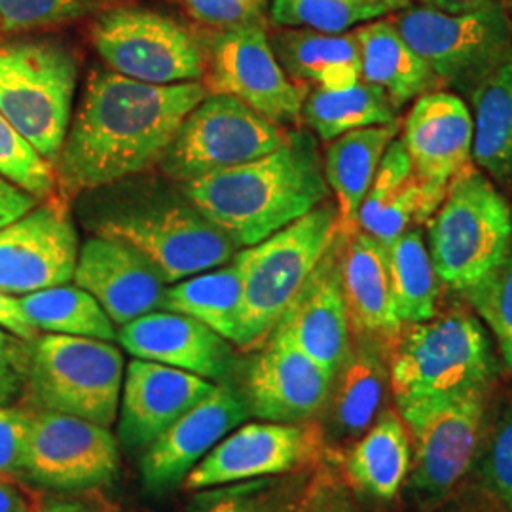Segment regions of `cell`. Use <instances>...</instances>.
I'll list each match as a JSON object with an SVG mask.
<instances>
[{
	"mask_svg": "<svg viewBox=\"0 0 512 512\" xmlns=\"http://www.w3.org/2000/svg\"><path fill=\"white\" fill-rule=\"evenodd\" d=\"M427 224V249L440 281L467 293L511 253V205L475 165L448 184Z\"/></svg>",
	"mask_w": 512,
	"mask_h": 512,
	"instance_id": "obj_6",
	"label": "cell"
},
{
	"mask_svg": "<svg viewBox=\"0 0 512 512\" xmlns=\"http://www.w3.org/2000/svg\"><path fill=\"white\" fill-rule=\"evenodd\" d=\"M78 253L67 200L54 194L0 230V291L23 296L65 285Z\"/></svg>",
	"mask_w": 512,
	"mask_h": 512,
	"instance_id": "obj_17",
	"label": "cell"
},
{
	"mask_svg": "<svg viewBox=\"0 0 512 512\" xmlns=\"http://www.w3.org/2000/svg\"><path fill=\"white\" fill-rule=\"evenodd\" d=\"M289 133L232 95L207 93L184 118L158 165L167 177L190 183L274 152Z\"/></svg>",
	"mask_w": 512,
	"mask_h": 512,
	"instance_id": "obj_10",
	"label": "cell"
},
{
	"mask_svg": "<svg viewBox=\"0 0 512 512\" xmlns=\"http://www.w3.org/2000/svg\"><path fill=\"white\" fill-rule=\"evenodd\" d=\"M93 48L110 71L169 86L205 74L202 48L175 19L147 8H112L93 21Z\"/></svg>",
	"mask_w": 512,
	"mask_h": 512,
	"instance_id": "obj_11",
	"label": "cell"
},
{
	"mask_svg": "<svg viewBox=\"0 0 512 512\" xmlns=\"http://www.w3.org/2000/svg\"><path fill=\"white\" fill-rule=\"evenodd\" d=\"M29 353H23L14 338L0 330V406L12 401L27 380Z\"/></svg>",
	"mask_w": 512,
	"mask_h": 512,
	"instance_id": "obj_45",
	"label": "cell"
},
{
	"mask_svg": "<svg viewBox=\"0 0 512 512\" xmlns=\"http://www.w3.org/2000/svg\"><path fill=\"white\" fill-rule=\"evenodd\" d=\"M0 327L10 330L19 340L33 342L38 338V330L27 319L25 311L21 310L18 298L0 291Z\"/></svg>",
	"mask_w": 512,
	"mask_h": 512,
	"instance_id": "obj_48",
	"label": "cell"
},
{
	"mask_svg": "<svg viewBox=\"0 0 512 512\" xmlns=\"http://www.w3.org/2000/svg\"><path fill=\"white\" fill-rule=\"evenodd\" d=\"M33 412L0 406V475H23Z\"/></svg>",
	"mask_w": 512,
	"mask_h": 512,
	"instance_id": "obj_43",
	"label": "cell"
},
{
	"mask_svg": "<svg viewBox=\"0 0 512 512\" xmlns=\"http://www.w3.org/2000/svg\"><path fill=\"white\" fill-rule=\"evenodd\" d=\"M207 93L203 82L158 86L93 71L55 160L61 198L128 181L160 164L184 118Z\"/></svg>",
	"mask_w": 512,
	"mask_h": 512,
	"instance_id": "obj_1",
	"label": "cell"
},
{
	"mask_svg": "<svg viewBox=\"0 0 512 512\" xmlns=\"http://www.w3.org/2000/svg\"><path fill=\"white\" fill-rule=\"evenodd\" d=\"M124 355L107 340L46 334L33 340L27 384L40 410L112 427L124 385Z\"/></svg>",
	"mask_w": 512,
	"mask_h": 512,
	"instance_id": "obj_8",
	"label": "cell"
},
{
	"mask_svg": "<svg viewBox=\"0 0 512 512\" xmlns=\"http://www.w3.org/2000/svg\"><path fill=\"white\" fill-rule=\"evenodd\" d=\"M40 200L0 175V230L37 207Z\"/></svg>",
	"mask_w": 512,
	"mask_h": 512,
	"instance_id": "obj_46",
	"label": "cell"
},
{
	"mask_svg": "<svg viewBox=\"0 0 512 512\" xmlns=\"http://www.w3.org/2000/svg\"><path fill=\"white\" fill-rule=\"evenodd\" d=\"M243 304V281L236 258L211 272L192 275L165 289L162 310L198 319L228 342H236Z\"/></svg>",
	"mask_w": 512,
	"mask_h": 512,
	"instance_id": "obj_31",
	"label": "cell"
},
{
	"mask_svg": "<svg viewBox=\"0 0 512 512\" xmlns=\"http://www.w3.org/2000/svg\"><path fill=\"white\" fill-rule=\"evenodd\" d=\"M387 93L359 80L344 90H313L302 105V122L325 143L355 129L399 122Z\"/></svg>",
	"mask_w": 512,
	"mask_h": 512,
	"instance_id": "obj_32",
	"label": "cell"
},
{
	"mask_svg": "<svg viewBox=\"0 0 512 512\" xmlns=\"http://www.w3.org/2000/svg\"><path fill=\"white\" fill-rule=\"evenodd\" d=\"M296 512H366L340 476L321 471L308 480Z\"/></svg>",
	"mask_w": 512,
	"mask_h": 512,
	"instance_id": "obj_44",
	"label": "cell"
},
{
	"mask_svg": "<svg viewBox=\"0 0 512 512\" xmlns=\"http://www.w3.org/2000/svg\"><path fill=\"white\" fill-rule=\"evenodd\" d=\"M283 71L302 88L344 90L361 80V48L353 33L330 35L285 27L270 37Z\"/></svg>",
	"mask_w": 512,
	"mask_h": 512,
	"instance_id": "obj_26",
	"label": "cell"
},
{
	"mask_svg": "<svg viewBox=\"0 0 512 512\" xmlns=\"http://www.w3.org/2000/svg\"><path fill=\"white\" fill-rule=\"evenodd\" d=\"M332 378L329 368L274 330L247 366L241 397L258 420L306 423L321 412Z\"/></svg>",
	"mask_w": 512,
	"mask_h": 512,
	"instance_id": "obj_18",
	"label": "cell"
},
{
	"mask_svg": "<svg viewBox=\"0 0 512 512\" xmlns=\"http://www.w3.org/2000/svg\"><path fill=\"white\" fill-rule=\"evenodd\" d=\"M439 512H507L505 507L484 488L461 490L437 507Z\"/></svg>",
	"mask_w": 512,
	"mask_h": 512,
	"instance_id": "obj_47",
	"label": "cell"
},
{
	"mask_svg": "<svg viewBox=\"0 0 512 512\" xmlns=\"http://www.w3.org/2000/svg\"><path fill=\"white\" fill-rule=\"evenodd\" d=\"M488 395L490 391H475L403 420L414 440L410 490L423 507L442 505L476 465L486 433Z\"/></svg>",
	"mask_w": 512,
	"mask_h": 512,
	"instance_id": "obj_12",
	"label": "cell"
},
{
	"mask_svg": "<svg viewBox=\"0 0 512 512\" xmlns=\"http://www.w3.org/2000/svg\"><path fill=\"white\" fill-rule=\"evenodd\" d=\"M401 141L421 186V224L439 209L452 179L471 164L473 112L456 93H423L404 120Z\"/></svg>",
	"mask_w": 512,
	"mask_h": 512,
	"instance_id": "obj_16",
	"label": "cell"
},
{
	"mask_svg": "<svg viewBox=\"0 0 512 512\" xmlns=\"http://www.w3.org/2000/svg\"><path fill=\"white\" fill-rule=\"evenodd\" d=\"M0 175L38 200L54 196V165L46 162L31 143L0 112Z\"/></svg>",
	"mask_w": 512,
	"mask_h": 512,
	"instance_id": "obj_37",
	"label": "cell"
},
{
	"mask_svg": "<svg viewBox=\"0 0 512 512\" xmlns=\"http://www.w3.org/2000/svg\"><path fill=\"white\" fill-rule=\"evenodd\" d=\"M186 12L219 31L264 21L268 0H183Z\"/></svg>",
	"mask_w": 512,
	"mask_h": 512,
	"instance_id": "obj_42",
	"label": "cell"
},
{
	"mask_svg": "<svg viewBox=\"0 0 512 512\" xmlns=\"http://www.w3.org/2000/svg\"><path fill=\"white\" fill-rule=\"evenodd\" d=\"M355 37L361 48V80L384 90L399 109L442 86L389 19L361 25Z\"/></svg>",
	"mask_w": 512,
	"mask_h": 512,
	"instance_id": "obj_29",
	"label": "cell"
},
{
	"mask_svg": "<svg viewBox=\"0 0 512 512\" xmlns=\"http://www.w3.org/2000/svg\"><path fill=\"white\" fill-rule=\"evenodd\" d=\"M389 359L391 393L403 420L433 404L490 391L497 376L490 338L465 310L408 325Z\"/></svg>",
	"mask_w": 512,
	"mask_h": 512,
	"instance_id": "obj_3",
	"label": "cell"
},
{
	"mask_svg": "<svg viewBox=\"0 0 512 512\" xmlns=\"http://www.w3.org/2000/svg\"><path fill=\"white\" fill-rule=\"evenodd\" d=\"M412 469V440L403 418L385 410L374 425L349 444L344 458L348 484L359 494L393 501L403 490Z\"/></svg>",
	"mask_w": 512,
	"mask_h": 512,
	"instance_id": "obj_27",
	"label": "cell"
},
{
	"mask_svg": "<svg viewBox=\"0 0 512 512\" xmlns=\"http://www.w3.org/2000/svg\"><path fill=\"white\" fill-rule=\"evenodd\" d=\"M97 236L120 239L158 268L167 285L228 264L238 245L181 190L141 188L105 198L90 217Z\"/></svg>",
	"mask_w": 512,
	"mask_h": 512,
	"instance_id": "obj_4",
	"label": "cell"
},
{
	"mask_svg": "<svg viewBox=\"0 0 512 512\" xmlns=\"http://www.w3.org/2000/svg\"><path fill=\"white\" fill-rule=\"evenodd\" d=\"M473 158L501 184H512V52L473 92Z\"/></svg>",
	"mask_w": 512,
	"mask_h": 512,
	"instance_id": "obj_30",
	"label": "cell"
},
{
	"mask_svg": "<svg viewBox=\"0 0 512 512\" xmlns=\"http://www.w3.org/2000/svg\"><path fill=\"white\" fill-rule=\"evenodd\" d=\"M401 122L355 129L330 141L323 158V171L334 192L340 234L357 230V215L366 192L391 141L397 137Z\"/></svg>",
	"mask_w": 512,
	"mask_h": 512,
	"instance_id": "obj_28",
	"label": "cell"
},
{
	"mask_svg": "<svg viewBox=\"0 0 512 512\" xmlns=\"http://www.w3.org/2000/svg\"><path fill=\"white\" fill-rule=\"evenodd\" d=\"M118 469V442L109 427L52 410L33 412L23 467L31 482L59 492H80L107 484Z\"/></svg>",
	"mask_w": 512,
	"mask_h": 512,
	"instance_id": "obj_15",
	"label": "cell"
},
{
	"mask_svg": "<svg viewBox=\"0 0 512 512\" xmlns=\"http://www.w3.org/2000/svg\"><path fill=\"white\" fill-rule=\"evenodd\" d=\"M476 463L482 488L512 512V397L486 427Z\"/></svg>",
	"mask_w": 512,
	"mask_h": 512,
	"instance_id": "obj_39",
	"label": "cell"
},
{
	"mask_svg": "<svg viewBox=\"0 0 512 512\" xmlns=\"http://www.w3.org/2000/svg\"><path fill=\"white\" fill-rule=\"evenodd\" d=\"M412 8V0H272L270 18L279 27H304L342 35L359 23Z\"/></svg>",
	"mask_w": 512,
	"mask_h": 512,
	"instance_id": "obj_35",
	"label": "cell"
},
{
	"mask_svg": "<svg viewBox=\"0 0 512 512\" xmlns=\"http://www.w3.org/2000/svg\"><path fill=\"white\" fill-rule=\"evenodd\" d=\"M184 196L239 249L264 241L329 200L319 147L291 129L283 147L226 171L181 184Z\"/></svg>",
	"mask_w": 512,
	"mask_h": 512,
	"instance_id": "obj_2",
	"label": "cell"
},
{
	"mask_svg": "<svg viewBox=\"0 0 512 512\" xmlns=\"http://www.w3.org/2000/svg\"><path fill=\"white\" fill-rule=\"evenodd\" d=\"M308 480L310 476L302 471L222 484L200 490L188 512H296Z\"/></svg>",
	"mask_w": 512,
	"mask_h": 512,
	"instance_id": "obj_36",
	"label": "cell"
},
{
	"mask_svg": "<svg viewBox=\"0 0 512 512\" xmlns=\"http://www.w3.org/2000/svg\"><path fill=\"white\" fill-rule=\"evenodd\" d=\"M421 186L416 177L403 184L384 207L368 220L359 230L366 236L380 241L382 245L391 243L393 239L403 236L406 230L412 228L414 222L420 224Z\"/></svg>",
	"mask_w": 512,
	"mask_h": 512,
	"instance_id": "obj_41",
	"label": "cell"
},
{
	"mask_svg": "<svg viewBox=\"0 0 512 512\" xmlns=\"http://www.w3.org/2000/svg\"><path fill=\"white\" fill-rule=\"evenodd\" d=\"M384 247L401 323L414 325L433 319L437 315L440 279L420 228L412 226Z\"/></svg>",
	"mask_w": 512,
	"mask_h": 512,
	"instance_id": "obj_33",
	"label": "cell"
},
{
	"mask_svg": "<svg viewBox=\"0 0 512 512\" xmlns=\"http://www.w3.org/2000/svg\"><path fill=\"white\" fill-rule=\"evenodd\" d=\"M215 387V382L181 368L133 359L120 395V442L131 452L147 450Z\"/></svg>",
	"mask_w": 512,
	"mask_h": 512,
	"instance_id": "obj_20",
	"label": "cell"
},
{
	"mask_svg": "<svg viewBox=\"0 0 512 512\" xmlns=\"http://www.w3.org/2000/svg\"><path fill=\"white\" fill-rule=\"evenodd\" d=\"M205 74L209 93L232 95L283 128H296L302 122L308 90L283 71L264 21L220 31Z\"/></svg>",
	"mask_w": 512,
	"mask_h": 512,
	"instance_id": "obj_13",
	"label": "cell"
},
{
	"mask_svg": "<svg viewBox=\"0 0 512 512\" xmlns=\"http://www.w3.org/2000/svg\"><path fill=\"white\" fill-rule=\"evenodd\" d=\"M251 414L228 382L217 387L154 440L141 461V478L148 492L162 494L179 484L220 440Z\"/></svg>",
	"mask_w": 512,
	"mask_h": 512,
	"instance_id": "obj_19",
	"label": "cell"
},
{
	"mask_svg": "<svg viewBox=\"0 0 512 512\" xmlns=\"http://www.w3.org/2000/svg\"><path fill=\"white\" fill-rule=\"evenodd\" d=\"M389 391L391 378L384 353L361 342L351 344L319 412L317 425L325 446L344 448L365 435L384 414Z\"/></svg>",
	"mask_w": 512,
	"mask_h": 512,
	"instance_id": "obj_25",
	"label": "cell"
},
{
	"mask_svg": "<svg viewBox=\"0 0 512 512\" xmlns=\"http://www.w3.org/2000/svg\"><path fill=\"white\" fill-rule=\"evenodd\" d=\"M507 10H509V14H512V0H509V6H507Z\"/></svg>",
	"mask_w": 512,
	"mask_h": 512,
	"instance_id": "obj_52",
	"label": "cell"
},
{
	"mask_svg": "<svg viewBox=\"0 0 512 512\" xmlns=\"http://www.w3.org/2000/svg\"><path fill=\"white\" fill-rule=\"evenodd\" d=\"M442 86L469 93L512 52L505 2L467 14L408 8L389 19Z\"/></svg>",
	"mask_w": 512,
	"mask_h": 512,
	"instance_id": "obj_9",
	"label": "cell"
},
{
	"mask_svg": "<svg viewBox=\"0 0 512 512\" xmlns=\"http://www.w3.org/2000/svg\"><path fill=\"white\" fill-rule=\"evenodd\" d=\"M467 300L494 332L505 365L512 370V251L492 274L469 289Z\"/></svg>",
	"mask_w": 512,
	"mask_h": 512,
	"instance_id": "obj_38",
	"label": "cell"
},
{
	"mask_svg": "<svg viewBox=\"0 0 512 512\" xmlns=\"http://www.w3.org/2000/svg\"><path fill=\"white\" fill-rule=\"evenodd\" d=\"M78 61L57 40L0 44V112L54 165L71 124Z\"/></svg>",
	"mask_w": 512,
	"mask_h": 512,
	"instance_id": "obj_7",
	"label": "cell"
},
{
	"mask_svg": "<svg viewBox=\"0 0 512 512\" xmlns=\"http://www.w3.org/2000/svg\"><path fill=\"white\" fill-rule=\"evenodd\" d=\"M73 279L120 327L164 306V277L147 256L120 239H88L78 253Z\"/></svg>",
	"mask_w": 512,
	"mask_h": 512,
	"instance_id": "obj_21",
	"label": "cell"
},
{
	"mask_svg": "<svg viewBox=\"0 0 512 512\" xmlns=\"http://www.w3.org/2000/svg\"><path fill=\"white\" fill-rule=\"evenodd\" d=\"M116 340L135 359L181 368L209 382H226L236 368L232 342L198 319L156 310L122 325Z\"/></svg>",
	"mask_w": 512,
	"mask_h": 512,
	"instance_id": "obj_22",
	"label": "cell"
},
{
	"mask_svg": "<svg viewBox=\"0 0 512 512\" xmlns=\"http://www.w3.org/2000/svg\"><path fill=\"white\" fill-rule=\"evenodd\" d=\"M327 452L317 423L251 421L230 431L186 475V492L264 476L302 473Z\"/></svg>",
	"mask_w": 512,
	"mask_h": 512,
	"instance_id": "obj_14",
	"label": "cell"
},
{
	"mask_svg": "<svg viewBox=\"0 0 512 512\" xmlns=\"http://www.w3.org/2000/svg\"><path fill=\"white\" fill-rule=\"evenodd\" d=\"M338 232V207L327 200L234 256L243 281L236 348H260L270 338Z\"/></svg>",
	"mask_w": 512,
	"mask_h": 512,
	"instance_id": "obj_5",
	"label": "cell"
},
{
	"mask_svg": "<svg viewBox=\"0 0 512 512\" xmlns=\"http://www.w3.org/2000/svg\"><path fill=\"white\" fill-rule=\"evenodd\" d=\"M101 0H0V33L54 27L84 18Z\"/></svg>",
	"mask_w": 512,
	"mask_h": 512,
	"instance_id": "obj_40",
	"label": "cell"
},
{
	"mask_svg": "<svg viewBox=\"0 0 512 512\" xmlns=\"http://www.w3.org/2000/svg\"><path fill=\"white\" fill-rule=\"evenodd\" d=\"M275 330L332 374L351 349V327L340 272V232Z\"/></svg>",
	"mask_w": 512,
	"mask_h": 512,
	"instance_id": "obj_23",
	"label": "cell"
},
{
	"mask_svg": "<svg viewBox=\"0 0 512 512\" xmlns=\"http://www.w3.org/2000/svg\"><path fill=\"white\" fill-rule=\"evenodd\" d=\"M418 2L423 8L439 10L444 14H467V12L488 8V6L503 2V0H418Z\"/></svg>",
	"mask_w": 512,
	"mask_h": 512,
	"instance_id": "obj_50",
	"label": "cell"
},
{
	"mask_svg": "<svg viewBox=\"0 0 512 512\" xmlns=\"http://www.w3.org/2000/svg\"><path fill=\"white\" fill-rule=\"evenodd\" d=\"M340 272L351 336L389 357L403 323L395 311L384 245L361 230L340 234Z\"/></svg>",
	"mask_w": 512,
	"mask_h": 512,
	"instance_id": "obj_24",
	"label": "cell"
},
{
	"mask_svg": "<svg viewBox=\"0 0 512 512\" xmlns=\"http://www.w3.org/2000/svg\"><path fill=\"white\" fill-rule=\"evenodd\" d=\"M0 512H33L29 497L6 475H0Z\"/></svg>",
	"mask_w": 512,
	"mask_h": 512,
	"instance_id": "obj_49",
	"label": "cell"
},
{
	"mask_svg": "<svg viewBox=\"0 0 512 512\" xmlns=\"http://www.w3.org/2000/svg\"><path fill=\"white\" fill-rule=\"evenodd\" d=\"M38 512H90L84 505L74 503V501H61V499H54L48 501L42 509Z\"/></svg>",
	"mask_w": 512,
	"mask_h": 512,
	"instance_id": "obj_51",
	"label": "cell"
},
{
	"mask_svg": "<svg viewBox=\"0 0 512 512\" xmlns=\"http://www.w3.org/2000/svg\"><path fill=\"white\" fill-rule=\"evenodd\" d=\"M21 310L37 330L50 334L116 340L118 330L101 304L78 285H57L18 298Z\"/></svg>",
	"mask_w": 512,
	"mask_h": 512,
	"instance_id": "obj_34",
	"label": "cell"
}]
</instances>
